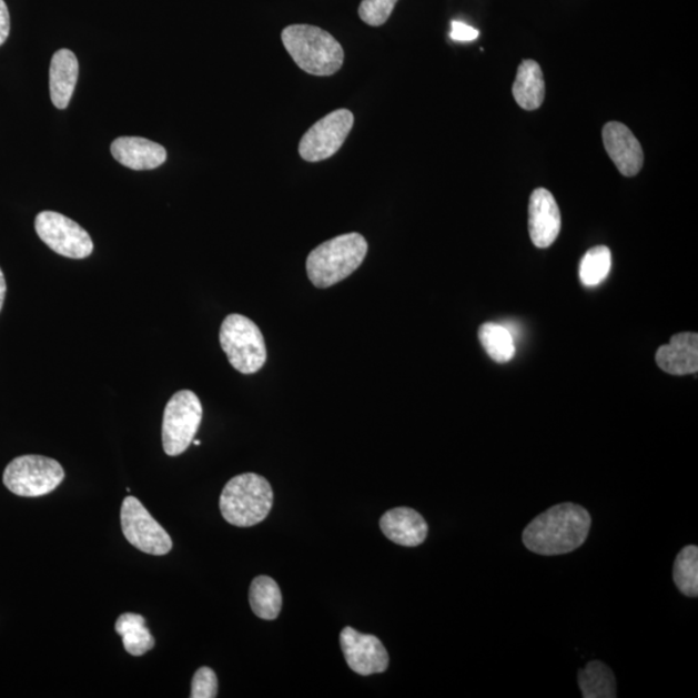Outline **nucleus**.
Returning a JSON list of instances; mask_svg holds the SVG:
<instances>
[{
	"mask_svg": "<svg viewBox=\"0 0 698 698\" xmlns=\"http://www.w3.org/2000/svg\"><path fill=\"white\" fill-rule=\"evenodd\" d=\"M590 528L591 516L586 508L575 504L556 505L525 528L523 543L538 555H564L581 547Z\"/></svg>",
	"mask_w": 698,
	"mask_h": 698,
	"instance_id": "1",
	"label": "nucleus"
},
{
	"mask_svg": "<svg viewBox=\"0 0 698 698\" xmlns=\"http://www.w3.org/2000/svg\"><path fill=\"white\" fill-rule=\"evenodd\" d=\"M281 38L290 57L305 73L328 77L343 67L341 43L323 29L300 23L285 28Z\"/></svg>",
	"mask_w": 698,
	"mask_h": 698,
	"instance_id": "2",
	"label": "nucleus"
},
{
	"mask_svg": "<svg viewBox=\"0 0 698 698\" xmlns=\"http://www.w3.org/2000/svg\"><path fill=\"white\" fill-rule=\"evenodd\" d=\"M367 249V242L360 233L342 234L321 243L307 257L312 284L326 289L350 277L363 264Z\"/></svg>",
	"mask_w": 698,
	"mask_h": 698,
	"instance_id": "3",
	"label": "nucleus"
},
{
	"mask_svg": "<svg viewBox=\"0 0 698 698\" xmlns=\"http://www.w3.org/2000/svg\"><path fill=\"white\" fill-rule=\"evenodd\" d=\"M273 506V490L266 478L256 474H242L224 486L221 512L234 527L249 528L262 523Z\"/></svg>",
	"mask_w": 698,
	"mask_h": 698,
	"instance_id": "4",
	"label": "nucleus"
},
{
	"mask_svg": "<svg viewBox=\"0 0 698 698\" xmlns=\"http://www.w3.org/2000/svg\"><path fill=\"white\" fill-rule=\"evenodd\" d=\"M222 348L235 371L255 374L264 366L266 347L261 328L246 316H226L221 327Z\"/></svg>",
	"mask_w": 698,
	"mask_h": 698,
	"instance_id": "5",
	"label": "nucleus"
},
{
	"mask_svg": "<svg viewBox=\"0 0 698 698\" xmlns=\"http://www.w3.org/2000/svg\"><path fill=\"white\" fill-rule=\"evenodd\" d=\"M203 417L202 404L190 390L176 392L163 414L162 442L170 457L183 454L194 441Z\"/></svg>",
	"mask_w": 698,
	"mask_h": 698,
	"instance_id": "6",
	"label": "nucleus"
},
{
	"mask_svg": "<svg viewBox=\"0 0 698 698\" xmlns=\"http://www.w3.org/2000/svg\"><path fill=\"white\" fill-rule=\"evenodd\" d=\"M64 468L49 457L21 456L4 469L3 483L8 490L20 497H42L50 494L64 480Z\"/></svg>",
	"mask_w": 698,
	"mask_h": 698,
	"instance_id": "7",
	"label": "nucleus"
},
{
	"mask_svg": "<svg viewBox=\"0 0 698 698\" xmlns=\"http://www.w3.org/2000/svg\"><path fill=\"white\" fill-rule=\"evenodd\" d=\"M122 532L138 550L162 556L171 552L172 539L162 525L135 497H125L121 508Z\"/></svg>",
	"mask_w": 698,
	"mask_h": 698,
	"instance_id": "8",
	"label": "nucleus"
},
{
	"mask_svg": "<svg viewBox=\"0 0 698 698\" xmlns=\"http://www.w3.org/2000/svg\"><path fill=\"white\" fill-rule=\"evenodd\" d=\"M36 231L39 239L61 256L84 259L92 254L93 242L89 232L65 215L42 211L36 218Z\"/></svg>",
	"mask_w": 698,
	"mask_h": 698,
	"instance_id": "9",
	"label": "nucleus"
},
{
	"mask_svg": "<svg viewBox=\"0 0 698 698\" xmlns=\"http://www.w3.org/2000/svg\"><path fill=\"white\" fill-rule=\"evenodd\" d=\"M355 123V117L347 109H338L327 114L304 133L300 154L304 161L321 162L331 159L340 151Z\"/></svg>",
	"mask_w": 698,
	"mask_h": 698,
	"instance_id": "10",
	"label": "nucleus"
},
{
	"mask_svg": "<svg viewBox=\"0 0 698 698\" xmlns=\"http://www.w3.org/2000/svg\"><path fill=\"white\" fill-rule=\"evenodd\" d=\"M341 646L350 668L360 676H372L387 670L390 656L383 643L374 637L344 627L341 633Z\"/></svg>",
	"mask_w": 698,
	"mask_h": 698,
	"instance_id": "11",
	"label": "nucleus"
},
{
	"mask_svg": "<svg viewBox=\"0 0 698 698\" xmlns=\"http://www.w3.org/2000/svg\"><path fill=\"white\" fill-rule=\"evenodd\" d=\"M603 141L610 160L624 176L633 178L639 174L645 163V154L639 140L629 128L624 123L609 122L604 125Z\"/></svg>",
	"mask_w": 698,
	"mask_h": 698,
	"instance_id": "12",
	"label": "nucleus"
},
{
	"mask_svg": "<svg viewBox=\"0 0 698 698\" xmlns=\"http://www.w3.org/2000/svg\"><path fill=\"white\" fill-rule=\"evenodd\" d=\"M562 230V215L552 192L538 188L529 201V233L538 249H547L558 239Z\"/></svg>",
	"mask_w": 698,
	"mask_h": 698,
	"instance_id": "13",
	"label": "nucleus"
},
{
	"mask_svg": "<svg viewBox=\"0 0 698 698\" xmlns=\"http://www.w3.org/2000/svg\"><path fill=\"white\" fill-rule=\"evenodd\" d=\"M381 529L392 543L405 547H417L425 543L428 525L413 508L397 507L381 517Z\"/></svg>",
	"mask_w": 698,
	"mask_h": 698,
	"instance_id": "14",
	"label": "nucleus"
},
{
	"mask_svg": "<svg viewBox=\"0 0 698 698\" xmlns=\"http://www.w3.org/2000/svg\"><path fill=\"white\" fill-rule=\"evenodd\" d=\"M111 151L123 166L136 171L154 170L162 166L168 159L166 149L144 138H118L113 141Z\"/></svg>",
	"mask_w": 698,
	"mask_h": 698,
	"instance_id": "15",
	"label": "nucleus"
},
{
	"mask_svg": "<svg viewBox=\"0 0 698 698\" xmlns=\"http://www.w3.org/2000/svg\"><path fill=\"white\" fill-rule=\"evenodd\" d=\"M656 363L665 373L688 375L698 371V335L681 333L674 335L668 346L658 348Z\"/></svg>",
	"mask_w": 698,
	"mask_h": 698,
	"instance_id": "16",
	"label": "nucleus"
},
{
	"mask_svg": "<svg viewBox=\"0 0 698 698\" xmlns=\"http://www.w3.org/2000/svg\"><path fill=\"white\" fill-rule=\"evenodd\" d=\"M80 74L74 52L60 50L53 54L50 68L51 100L58 109H67L73 98L75 85Z\"/></svg>",
	"mask_w": 698,
	"mask_h": 698,
	"instance_id": "17",
	"label": "nucleus"
},
{
	"mask_svg": "<svg viewBox=\"0 0 698 698\" xmlns=\"http://www.w3.org/2000/svg\"><path fill=\"white\" fill-rule=\"evenodd\" d=\"M545 80L543 69L535 60H524L517 69L513 88L514 98L525 111H536L544 104Z\"/></svg>",
	"mask_w": 698,
	"mask_h": 698,
	"instance_id": "18",
	"label": "nucleus"
},
{
	"mask_svg": "<svg viewBox=\"0 0 698 698\" xmlns=\"http://www.w3.org/2000/svg\"><path fill=\"white\" fill-rule=\"evenodd\" d=\"M115 631L123 640L125 653L143 656L153 649L155 640L145 626V618L136 614H123L118 617Z\"/></svg>",
	"mask_w": 698,
	"mask_h": 698,
	"instance_id": "19",
	"label": "nucleus"
},
{
	"mask_svg": "<svg viewBox=\"0 0 698 698\" xmlns=\"http://www.w3.org/2000/svg\"><path fill=\"white\" fill-rule=\"evenodd\" d=\"M250 606L255 616L266 621H273L280 615L282 608V594L274 579L259 576L250 586Z\"/></svg>",
	"mask_w": 698,
	"mask_h": 698,
	"instance_id": "20",
	"label": "nucleus"
},
{
	"mask_svg": "<svg viewBox=\"0 0 698 698\" xmlns=\"http://www.w3.org/2000/svg\"><path fill=\"white\" fill-rule=\"evenodd\" d=\"M578 686L585 698H615L617 685L614 672L606 664L591 661L578 672Z\"/></svg>",
	"mask_w": 698,
	"mask_h": 698,
	"instance_id": "21",
	"label": "nucleus"
},
{
	"mask_svg": "<svg viewBox=\"0 0 698 698\" xmlns=\"http://www.w3.org/2000/svg\"><path fill=\"white\" fill-rule=\"evenodd\" d=\"M478 340L493 361L498 364L508 363L515 356L514 335L505 325L486 323L478 328Z\"/></svg>",
	"mask_w": 698,
	"mask_h": 698,
	"instance_id": "22",
	"label": "nucleus"
},
{
	"mask_svg": "<svg viewBox=\"0 0 698 698\" xmlns=\"http://www.w3.org/2000/svg\"><path fill=\"white\" fill-rule=\"evenodd\" d=\"M674 583L679 591L697 598L698 595V547L687 546L677 556L674 563Z\"/></svg>",
	"mask_w": 698,
	"mask_h": 698,
	"instance_id": "23",
	"label": "nucleus"
},
{
	"mask_svg": "<svg viewBox=\"0 0 698 698\" xmlns=\"http://www.w3.org/2000/svg\"><path fill=\"white\" fill-rule=\"evenodd\" d=\"M611 269V254L607 246H596L587 251L579 263V280L587 287H595L606 281Z\"/></svg>",
	"mask_w": 698,
	"mask_h": 698,
	"instance_id": "24",
	"label": "nucleus"
},
{
	"mask_svg": "<svg viewBox=\"0 0 698 698\" xmlns=\"http://www.w3.org/2000/svg\"><path fill=\"white\" fill-rule=\"evenodd\" d=\"M398 0H363L358 7L360 19L367 26L382 27L390 19Z\"/></svg>",
	"mask_w": 698,
	"mask_h": 698,
	"instance_id": "25",
	"label": "nucleus"
},
{
	"mask_svg": "<svg viewBox=\"0 0 698 698\" xmlns=\"http://www.w3.org/2000/svg\"><path fill=\"white\" fill-rule=\"evenodd\" d=\"M218 696V678L213 669L201 668L192 680V698H215Z\"/></svg>",
	"mask_w": 698,
	"mask_h": 698,
	"instance_id": "26",
	"label": "nucleus"
},
{
	"mask_svg": "<svg viewBox=\"0 0 698 698\" xmlns=\"http://www.w3.org/2000/svg\"><path fill=\"white\" fill-rule=\"evenodd\" d=\"M451 37L457 42H473L478 37V30L467 23L453 21Z\"/></svg>",
	"mask_w": 698,
	"mask_h": 698,
	"instance_id": "27",
	"label": "nucleus"
},
{
	"mask_svg": "<svg viewBox=\"0 0 698 698\" xmlns=\"http://www.w3.org/2000/svg\"><path fill=\"white\" fill-rule=\"evenodd\" d=\"M10 11H8V7L4 3V0H0V45H2L7 41L8 36H10Z\"/></svg>",
	"mask_w": 698,
	"mask_h": 698,
	"instance_id": "28",
	"label": "nucleus"
},
{
	"mask_svg": "<svg viewBox=\"0 0 698 698\" xmlns=\"http://www.w3.org/2000/svg\"><path fill=\"white\" fill-rule=\"evenodd\" d=\"M7 293V284L2 270H0V311L3 308L4 300Z\"/></svg>",
	"mask_w": 698,
	"mask_h": 698,
	"instance_id": "29",
	"label": "nucleus"
},
{
	"mask_svg": "<svg viewBox=\"0 0 698 698\" xmlns=\"http://www.w3.org/2000/svg\"><path fill=\"white\" fill-rule=\"evenodd\" d=\"M193 443H194L195 446H200L201 445L200 441H193Z\"/></svg>",
	"mask_w": 698,
	"mask_h": 698,
	"instance_id": "30",
	"label": "nucleus"
}]
</instances>
